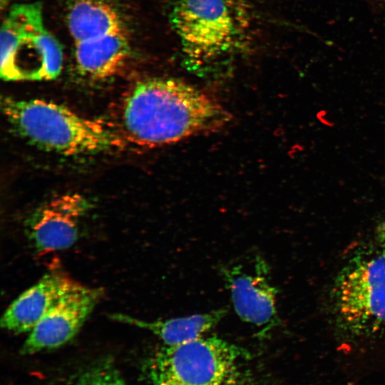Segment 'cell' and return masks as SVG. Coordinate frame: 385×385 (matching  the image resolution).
<instances>
[{"label": "cell", "mask_w": 385, "mask_h": 385, "mask_svg": "<svg viewBox=\"0 0 385 385\" xmlns=\"http://www.w3.org/2000/svg\"><path fill=\"white\" fill-rule=\"evenodd\" d=\"M121 118L128 140L153 148L216 131L230 116L215 99L192 85L173 78H153L133 88Z\"/></svg>", "instance_id": "1"}, {"label": "cell", "mask_w": 385, "mask_h": 385, "mask_svg": "<svg viewBox=\"0 0 385 385\" xmlns=\"http://www.w3.org/2000/svg\"><path fill=\"white\" fill-rule=\"evenodd\" d=\"M1 108L19 135L46 150L66 155L92 154L119 147L123 143L103 123L51 101L5 97Z\"/></svg>", "instance_id": "2"}, {"label": "cell", "mask_w": 385, "mask_h": 385, "mask_svg": "<svg viewBox=\"0 0 385 385\" xmlns=\"http://www.w3.org/2000/svg\"><path fill=\"white\" fill-rule=\"evenodd\" d=\"M245 349L217 337L164 345L150 359V385H247Z\"/></svg>", "instance_id": "3"}, {"label": "cell", "mask_w": 385, "mask_h": 385, "mask_svg": "<svg viewBox=\"0 0 385 385\" xmlns=\"http://www.w3.org/2000/svg\"><path fill=\"white\" fill-rule=\"evenodd\" d=\"M0 46L5 81L53 80L61 71L62 47L45 26L40 2L12 5L1 26Z\"/></svg>", "instance_id": "4"}, {"label": "cell", "mask_w": 385, "mask_h": 385, "mask_svg": "<svg viewBox=\"0 0 385 385\" xmlns=\"http://www.w3.org/2000/svg\"><path fill=\"white\" fill-rule=\"evenodd\" d=\"M332 305L337 327L350 336L385 329V251H359L346 263L334 280Z\"/></svg>", "instance_id": "5"}, {"label": "cell", "mask_w": 385, "mask_h": 385, "mask_svg": "<svg viewBox=\"0 0 385 385\" xmlns=\"http://www.w3.org/2000/svg\"><path fill=\"white\" fill-rule=\"evenodd\" d=\"M170 20L185 56L197 66L225 56L240 38L239 22L230 0H175Z\"/></svg>", "instance_id": "6"}, {"label": "cell", "mask_w": 385, "mask_h": 385, "mask_svg": "<svg viewBox=\"0 0 385 385\" xmlns=\"http://www.w3.org/2000/svg\"><path fill=\"white\" fill-rule=\"evenodd\" d=\"M252 272L240 264L219 268L229 290L234 309L245 322L260 329L263 336L279 324L276 299L277 290L268 279V267L263 260L255 262Z\"/></svg>", "instance_id": "7"}, {"label": "cell", "mask_w": 385, "mask_h": 385, "mask_svg": "<svg viewBox=\"0 0 385 385\" xmlns=\"http://www.w3.org/2000/svg\"><path fill=\"white\" fill-rule=\"evenodd\" d=\"M103 294L101 288L77 283L29 332L21 347V354H32L67 343L78 332Z\"/></svg>", "instance_id": "8"}, {"label": "cell", "mask_w": 385, "mask_h": 385, "mask_svg": "<svg viewBox=\"0 0 385 385\" xmlns=\"http://www.w3.org/2000/svg\"><path fill=\"white\" fill-rule=\"evenodd\" d=\"M88 200L78 193L58 195L40 207L27 222V234L40 252L61 250L77 240L80 220L89 210Z\"/></svg>", "instance_id": "9"}, {"label": "cell", "mask_w": 385, "mask_h": 385, "mask_svg": "<svg viewBox=\"0 0 385 385\" xmlns=\"http://www.w3.org/2000/svg\"><path fill=\"white\" fill-rule=\"evenodd\" d=\"M77 283L62 272L46 274L9 306L1 319V327L15 334L29 333Z\"/></svg>", "instance_id": "10"}, {"label": "cell", "mask_w": 385, "mask_h": 385, "mask_svg": "<svg viewBox=\"0 0 385 385\" xmlns=\"http://www.w3.org/2000/svg\"><path fill=\"white\" fill-rule=\"evenodd\" d=\"M126 31L75 43V61L78 71L92 79L115 74L130 56Z\"/></svg>", "instance_id": "11"}, {"label": "cell", "mask_w": 385, "mask_h": 385, "mask_svg": "<svg viewBox=\"0 0 385 385\" xmlns=\"http://www.w3.org/2000/svg\"><path fill=\"white\" fill-rule=\"evenodd\" d=\"M227 311L222 307L205 313L155 321L141 320L123 314H113L110 317L150 332L165 345H177L202 337L226 316Z\"/></svg>", "instance_id": "12"}, {"label": "cell", "mask_w": 385, "mask_h": 385, "mask_svg": "<svg viewBox=\"0 0 385 385\" xmlns=\"http://www.w3.org/2000/svg\"><path fill=\"white\" fill-rule=\"evenodd\" d=\"M67 24L75 43L125 31L120 14L103 0H76L69 9Z\"/></svg>", "instance_id": "13"}, {"label": "cell", "mask_w": 385, "mask_h": 385, "mask_svg": "<svg viewBox=\"0 0 385 385\" xmlns=\"http://www.w3.org/2000/svg\"><path fill=\"white\" fill-rule=\"evenodd\" d=\"M71 385H128L115 366L106 360L78 374Z\"/></svg>", "instance_id": "14"}, {"label": "cell", "mask_w": 385, "mask_h": 385, "mask_svg": "<svg viewBox=\"0 0 385 385\" xmlns=\"http://www.w3.org/2000/svg\"><path fill=\"white\" fill-rule=\"evenodd\" d=\"M376 238L379 247L385 251V219L376 227Z\"/></svg>", "instance_id": "15"}, {"label": "cell", "mask_w": 385, "mask_h": 385, "mask_svg": "<svg viewBox=\"0 0 385 385\" xmlns=\"http://www.w3.org/2000/svg\"><path fill=\"white\" fill-rule=\"evenodd\" d=\"M16 1H22V0H0L1 8L3 9L4 7H6L8 5H9L10 4Z\"/></svg>", "instance_id": "16"}, {"label": "cell", "mask_w": 385, "mask_h": 385, "mask_svg": "<svg viewBox=\"0 0 385 385\" xmlns=\"http://www.w3.org/2000/svg\"><path fill=\"white\" fill-rule=\"evenodd\" d=\"M377 1L382 3L383 4H385V0H377Z\"/></svg>", "instance_id": "17"}]
</instances>
